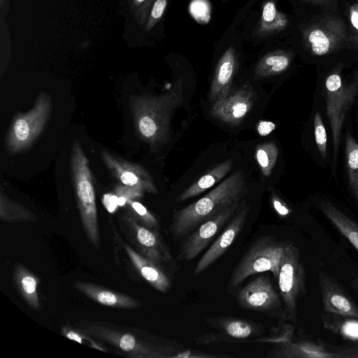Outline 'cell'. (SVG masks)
Here are the masks:
<instances>
[{"instance_id":"obj_1","label":"cell","mask_w":358,"mask_h":358,"mask_svg":"<svg viewBox=\"0 0 358 358\" xmlns=\"http://www.w3.org/2000/svg\"><path fill=\"white\" fill-rule=\"evenodd\" d=\"M345 64L338 62L325 65L317 76L313 96L320 103L331 134L330 176L337 180L339 157L343 148V131L358 102V66L343 74Z\"/></svg>"},{"instance_id":"obj_2","label":"cell","mask_w":358,"mask_h":358,"mask_svg":"<svg viewBox=\"0 0 358 358\" xmlns=\"http://www.w3.org/2000/svg\"><path fill=\"white\" fill-rule=\"evenodd\" d=\"M248 193L244 173L238 170L203 197L175 210L169 229L174 241L185 238L203 222L243 201Z\"/></svg>"},{"instance_id":"obj_3","label":"cell","mask_w":358,"mask_h":358,"mask_svg":"<svg viewBox=\"0 0 358 358\" xmlns=\"http://www.w3.org/2000/svg\"><path fill=\"white\" fill-rule=\"evenodd\" d=\"M182 94L180 87L161 96L143 94L133 99L131 111L135 127L152 148L169 141L171 116L182 100Z\"/></svg>"},{"instance_id":"obj_4","label":"cell","mask_w":358,"mask_h":358,"mask_svg":"<svg viewBox=\"0 0 358 358\" xmlns=\"http://www.w3.org/2000/svg\"><path fill=\"white\" fill-rule=\"evenodd\" d=\"M306 49L311 56L327 57L344 48L358 51V42L348 22L337 15L321 16L303 32Z\"/></svg>"},{"instance_id":"obj_5","label":"cell","mask_w":358,"mask_h":358,"mask_svg":"<svg viewBox=\"0 0 358 358\" xmlns=\"http://www.w3.org/2000/svg\"><path fill=\"white\" fill-rule=\"evenodd\" d=\"M71 171L83 229L90 241L99 248L95 191L88 160L79 141H74L71 155Z\"/></svg>"},{"instance_id":"obj_6","label":"cell","mask_w":358,"mask_h":358,"mask_svg":"<svg viewBox=\"0 0 358 358\" xmlns=\"http://www.w3.org/2000/svg\"><path fill=\"white\" fill-rule=\"evenodd\" d=\"M286 245L269 236L256 240L234 268L229 286L235 287L249 276L265 271L271 272L278 278Z\"/></svg>"},{"instance_id":"obj_7","label":"cell","mask_w":358,"mask_h":358,"mask_svg":"<svg viewBox=\"0 0 358 358\" xmlns=\"http://www.w3.org/2000/svg\"><path fill=\"white\" fill-rule=\"evenodd\" d=\"M52 108V99L41 93L34 107L15 117L6 135L5 145L10 154L28 148L43 132Z\"/></svg>"},{"instance_id":"obj_8","label":"cell","mask_w":358,"mask_h":358,"mask_svg":"<svg viewBox=\"0 0 358 358\" xmlns=\"http://www.w3.org/2000/svg\"><path fill=\"white\" fill-rule=\"evenodd\" d=\"M278 280L284 317L295 323L297 318V303L306 294V288L305 269L300 251L293 244H287L285 248Z\"/></svg>"},{"instance_id":"obj_9","label":"cell","mask_w":358,"mask_h":358,"mask_svg":"<svg viewBox=\"0 0 358 358\" xmlns=\"http://www.w3.org/2000/svg\"><path fill=\"white\" fill-rule=\"evenodd\" d=\"M304 134V144L310 157L318 166L329 169L331 134L322 107L314 96Z\"/></svg>"},{"instance_id":"obj_10","label":"cell","mask_w":358,"mask_h":358,"mask_svg":"<svg viewBox=\"0 0 358 358\" xmlns=\"http://www.w3.org/2000/svg\"><path fill=\"white\" fill-rule=\"evenodd\" d=\"M87 331L94 336L117 346L122 350L131 353V357L142 358L178 357L180 351L171 345H155L149 343L138 341L133 335L120 333L113 330L91 327Z\"/></svg>"},{"instance_id":"obj_11","label":"cell","mask_w":358,"mask_h":358,"mask_svg":"<svg viewBox=\"0 0 358 358\" xmlns=\"http://www.w3.org/2000/svg\"><path fill=\"white\" fill-rule=\"evenodd\" d=\"M240 205L241 202L236 203L200 224L180 244L178 260L195 259L234 217Z\"/></svg>"},{"instance_id":"obj_12","label":"cell","mask_w":358,"mask_h":358,"mask_svg":"<svg viewBox=\"0 0 358 358\" xmlns=\"http://www.w3.org/2000/svg\"><path fill=\"white\" fill-rule=\"evenodd\" d=\"M238 306L243 309L262 313L281 306L279 294L269 278L259 276L242 287L236 296Z\"/></svg>"},{"instance_id":"obj_13","label":"cell","mask_w":358,"mask_h":358,"mask_svg":"<svg viewBox=\"0 0 358 358\" xmlns=\"http://www.w3.org/2000/svg\"><path fill=\"white\" fill-rule=\"evenodd\" d=\"M257 94L250 86H243L220 101L212 104L210 114L230 126L241 124L251 110Z\"/></svg>"},{"instance_id":"obj_14","label":"cell","mask_w":358,"mask_h":358,"mask_svg":"<svg viewBox=\"0 0 358 358\" xmlns=\"http://www.w3.org/2000/svg\"><path fill=\"white\" fill-rule=\"evenodd\" d=\"M101 157L106 166L124 185L141 192L156 194L157 187L149 173L141 166L131 164L124 159L102 151Z\"/></svg>"},{"instance_id":"obj_15","label":"cell","mask_w":358,"mask_h":358,"mask_svg":"<svg viewBox=\"0 0 358 358\" xmlns=\"http://www.w3.org/2000/svg\"><path fill=\"white\" fill-rule=\"evenodd\" d=\"M249 210V206H243L227 223L220 236L198 261L193 272L194 275H198L206 270L226 252L243 228Z\"/></svg>"},{"instance_id":"obj_16","label":"cell","mask_w":358,"mask_h":358,"mask_svg":"<svg viewBox=\"0 0 358 358\" xmlns=\"http://www.w3.org/2000/svg\"><path fill=\"white\" fill-rule=\"evenodd\" d=\"M319 286L326 312L358 320V306L333 277L320 272Z\"/></svg>"},{"instance_id":"obj_17","label":"cell","mask_w":358,"mask_h":358,"mask_svg":"<svg viewBox=\"0 0 358 358\" xmlns=\"http://www.w3.org/2000/svg\"><path fill=\"white\" fill-rule=\"evenodd\" d=\"M314 203L319 210L358 251V223L334 201L325 196H317L314 199Z\"/></svg>"},{"instance_id":"obj_18","label":"cell","mask_w":358,"mask_h":358,"mask_svg":"<svg viewBox=\"0 0 358 358\" xmlns=\"http://www.w3.org/2000/svg\"><path fill=\"white\" fill-rule=\"evenodd\" d=\"M236 69L235 52L230 48L222 55L215 68L209 94L211 104L223 100L230 94Z\"/></svg>"},{"instance_id":"obj_19","label":"cell","mask_w":358,"mask_h":358,"mask_svg":"<svg viewBox=\"0 0 358 358\" xmlns=\"http://www.w3.org/2000/svg\"><path fill=\"white\" fill-rule=\"evenodd\" d=\"M141 249L149 259L159 264L169 263L173 256L161 238L159 232L139 225L134 219L127 218Z\"/></svg>"},{"instance_id":"obj_20","label":"cell","mask_w":358,"mask_h":358,"mask_svg":"<svg viewBox=\"0 0 358 358\" xmlns=\"http://www.w3.org/2000/svg\"><path fill=\"white\" fill-rule=\"evenodd\" d=\"M211 327L222 331L234 341L261 336L264 332L262 324L250 320L234 317H206Z\"/></svg>"},{"instance_id":"obj_21","label":"cell","mask_w":358,"mask_h":358,"mask_svg":"<svg viewBox=\"0 0 358 358\" xmlns=\"http://www.w3.org/2000/svg\"><path fill=\"white\" fill-rule=\"evenodd\" d=\"M345 171L349 191L358 201V141L353 134V117L350 115L343 131Z\"/></svg>"},{"instance_id":"obj_22","label":"cell","mask_w":358,"mask_h":358,"mask_svg":"<svg viewBox=\"0 0 358 358\" xmlns=\"http://www.w3.org/2000/svg\"><path fill=\"white\" fill-rule=\"evenodd\" d=\"M75 288L88 298L100 304L117 308H137L141 306L135 299L96 285L86 282H76Z\"/></svg>"},{"instance_id":"obj_23","label":"cell","mask_w":358,"mask_h":358,"mask_svg":"<svg viewBox=\"0 0 358 358\" xmlns=\"http://www.w3.org/2000/svg\"><path fill=\"white\" fill-rule=\"evenodd\" d=\"M125 249L134 266L150 285L163 293L170 289L172 285L171 280L159 267V264L143 257L127 245L125 246Z\"/></svg>"},{"instance_id":"obj_24","label":"cell","mask_w":358,"mask_h":358,"mask_svg":"<svg viewBox=\"0 0 358 358\" xmlns=\"http://www.w3.org/2000/svg\"><path fill=\"white\" fill-rule=\"evenodd\" d=\"M232 168L233 161L230 159L215 166L181 192L176 199V202H182L201 194L226 176Z\"/></svg>"},{"instance_id":"obj_25","label":"cell","mask_w":358,"mask_h":358,"mask_svg":"<svg viewBox=\"0 0 358 358\" xmlns=\"http://www.w3.org/2000/svg\"><path fill=\"white\" fill-rule=\"evenodd\" d=\"M267 357H338L320 347L310 343H292L287 341L269 352Z\"/></svg>"},{"instance_id":"obj_26","label":"cell","mask_w":358,"mask_h":358,"mask_svg":"<svg viewBox=\"0 0 358 358\" xmlns=\"http://www.w3.org/2000/svg\"><path fill=\"white\" fill-rule=\"evenodd\" d=\"M15 282L22 296L34 309H39L40 303L37 294L38 280L23 266L16 265L14 272Z\"/></svg>"},{"instance_id":"obj_27","label":"cell","mask_w":358,"mask_h":358,"mask_svg":"<svg viewBox=\"0 0 358 358\" xmlns=\"http://www.w3.org/2000/svg\"><path fill=\"white\" fill-rule=\"evenodd\" d=\"M291 61V56L281 51L269 54L259 62L256 73L260 77L280 74L289 67Z\"/></svg>"},{"instance_id":"obj_28","label":"cell","mask_w":358,"mask_h":358,"mask_svg":"<svg viewBox=\"0 0 358 358\" xmlns=\"http://www.w3.org/2000/svg\"><path fill=\"white\" fill-rule=\"evenodd\" d=\"M278 148L273 141L259 144L255 150L257 162L264 176H269L278 157Z\"/></svg>"},{"instance_id":"obj_29","label":"cell","mask_w":358,"mask_h":358,"mask_svg":"<svg viewBox=\"0 0 358 358\" xmlns=\"http://www.w3.org/2000/svg\"><path fill=\"white\" fill-rule=\"evenodd\" d=\"M1 218L3 220L27 219L30 216L29 211L23 206L14 203L1 192Z\"/></svg>"},{"instance_id":"obj_30","label":"cell","mask_w":358,"mask_h":358,"mask_svg":"<svg viewBox=\"0 0 358 358\" xmlns=\"http://www.w3.org/2000/svg\"><path fill=\"white\" fill-rule=\"evenodd\" d=\"M127 202L131 204L132 210L146 227L153 231H158L159 223L157 220L145 206L141 203L134 201L130 199H127Z\"/></svg>"},{"instance_id":"obj_31","label":"cell","mask_w":358,"mask_h":358,"mask_svg":"<svg viewBox=\"0 0 358 358\" xmlns=\"http://www.w3.org/2000/svg\"><path fill=\"white\" fill-rule=\"evenodd\" d=\"M190 13L199 23H207L210 18V9L206 0H194L189 6Z\"/></svg>"},{"instance_id":"obj_32","label":"cell","mask_w":358,"mask_h":358,"mask_svg":"<svg viewBox=\"0 0 358 358\" xmlns=\"http://www.w3.org/2000/svg\"><path fill=\"white\" fill-rule=\"evenodd\" d=\"M347 22L358 42V1H355L348 8Z\"/></svg>"},{"instance_id":"obj_33","label":"cell","mask_w":358,"mask_h":358,"mask_svg":"<svg viewBox=\"0 0 358 358\" xmlns=\"http://www.w3.org/2000/svg\"><path fill=\"white\" fill-rule=\"evenodd\" d=\"M262 17L264 20L267 22H271L276 17H278L275 6L273 2L270 1L265 4L263 9Z\"/></svg>"},{"instance_id":"obj_34","label":"cell","mask_w":358,"mask_h":358,"mask_svg":"<svg viewBox=\"0 0 358 358\" xmlns=\"http://www.w3.org/2000/svg\"><path fill=\"white\" fill-rule=\"evenodd\" d=\"M272 203L276 212L281 216H285L290 213L286 203L275 194L272 196Z\"/></svg>"},{"instance_id":"obj_35","label":"cell","mask_w":358,"mask_h":358,"mask_svg":"<svg viewBox=\"0 0 358 358\" xmlns=\"http://www.w3.org/2000/svg\"><path fill=\"white\" fill-rule=\"evenodd\" d=\"M103 203L108 211L113 213L118 206V197L113 194H104L103 197Z\"/></svg>"},{"instance_id":"obj_36","label":"cell","mask_w":358,"mask_h":358,"mask_svg":"<svg viewBox=\"0 0 358 358\" xmlns=\"http://www.w3.org/2000/svg\"><path fill=\"white\" fill-rule=\"evenodd\" d=\"M275 128V124L271 121H261L257 125L258 133L261 136H266Z\"/></svg>"},{"instance_id":"obj_37","label":"cell","mask_w":358,"mask_h":358,"mask_svg":"<svg viewBox=\"0 0 358 358\" xmlns=\"http://www.w3.org/2000/svg\"><path fill=\"white\" fill-rule=\"evenodd\" d=\"M166 5V0H157L152 7L151 12L152 17L155 19L159 18L164 13Z\"/></svg>"},{"instance_id":"obj_38","label":"cell","mask_w":358,"mask_h":358,"mask_svg":"<svg viewBox=\"0 0 358 358\" xmlns=\"http://www.w3.org/2000/svg\"><path fill=\"white\" fill-rule=\"evenodd\" d=\"M63 334L66 338L69 339H71L80 343H83V337L77 332H75L72 330H66L65 329H63Z\"/></svg>"},{"instance_id":"obj_39","label":"cell","mask_w":358,"mask_h":358,"mask_svg":"<svg viewBox=\"0 0 358 358\" xmlns=\"http://www.w3.org/2000/svg\"><path fill=\"white\" fill-rule=\"evenodd\" d=\"M355 124L358 131V102L355 108V118H354Z\"/></svg>"},{"instance_id":"obj_40","label":"cell","mask_w":358,"mask_h":358,"mask_svg":"<svg viewBox=\"0 0 358 358\" xmlns=\"http://www.w3.org/2000/svg\"><path fill=\"white\" fill-rule=\"evenodd\" d=\"M127 202V199L124 196H120L118 197V206H124Z\"/></svg>"},{"instance_id":"obj_41","label":"cell","mask_w":358,"mask_h":358,"mask_svg":"<svg viewBox=\"0 0 358 358\" xmlns=\"http://www.w3.org/2000/svg\"><path fill=\"white\" fill-rule=\"evenodd\" d=\"M307 1H310V3H324L329 1L330 0H307Z\"/></svg>"},{"instance_id":"obj_42","label":"cell","mask_w":358,"mask_h":358,"mask_svg":"<svg viewBox=\"0 0 358 358\" xmlns=\"http://www.w3.org/2000/svg\"><path fill=\"white\" fill-rule=\"evenodd\" d=\"M353 287L355 288V289L358 292V280H356L353 282Z\"/></svg>"},{"instance_id":"obj_43","label":"cell","mask_w":358,"mask_h":358,"mask_svg":"<svg viewBox=\"0 0 358 358\" xmlns=\"http://www.w3.org/2000/svg\"><path fill=\"white\" fill-rule=\"evenodd\" d=\"M138 1H140V2H142V1H143L144 0H138Z\"/></svg>"}]
</instances>
